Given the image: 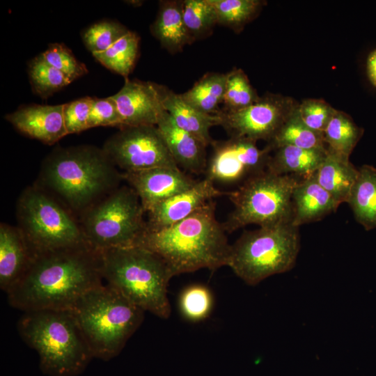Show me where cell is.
<instances>
[{
	"label": "cell",
	"instance_id": "1",
	"mask_svg": "<svg viewBox=\"0 0 376 376\" xmlns=\"http://www.w3.org/2000/svg\"><path fill=\"white\" fill-rule=\"evenodd\" d=\"M103 281L100 252L84 243L34 255L6 294L10 305L24 312L72 310L84 293Z\"/></svg>",
	"mask_w": 376,
	"mask_h": 376
},
{
	"label": "cell",
	"instance_id": "2",
	"mask_svg": "<svg viewBox=\"0 0 376 376\" xmlns=\"http://www.w3.org/2000/svg\"><path fill=\"white\" fill-rule=\"evenodd\" d=\"M216 216V203L209 201L187 218L169 227L145 230L134 245L159 256L173 276L227 266L230 244Z\"/></svg>",
	"mask_w": 376,
	"mask_h": 376
},
{
	"label": "cell",
	"instance_id": "3",
	"mask_svg": "<svg viewBox=\"0 0 376 376\" xmlns=\"http://www.w3.org/2000/svg\"><path fill=\"white\" fill-rule=\"evenodd\" d=\"M17 329L24 341L38 354L40 368L47 375H78L93 358L71 310L24 312Z\"/></svg>",
	"mask_w": 376,
	"mask_h": 376
},
{
	"label": "cell",
	"instance_id": "4",
	"mask_svg": "<svg viewBox=\"0 0 376 376\" xmlns=\"http://www.w3.org/2000/svg\"><path fill=\"white\" fill-rule=\"evenodd\" d=\"M100 252L105 283L145 312L163 319L169 318L167 287L173 276L159 256L136 245Z\"/></svg>",
	"mask_w": 376,
	"mask_h": 376
},
{
	"label": "cell",
	"instance_id": "5",
	"mask_svg": "<svg viewBox=\"0 0 376 376\" xmlns=\"http://www.w3.org/2000/svg\"><path fill=\"white\" fill-rule=\"evenodd\" d=\"M41 178L72 207H86L122 178L102 148L88 145L56 148L44 160Z\"/></svg>",
	"mask_w": 376,
	"mask_h": 376
},
{
	"label": "cell",
	"instance_id": "6",
	"mask_svg": "<svg viewBox=\"0 0 376 376\" xmlns=\"http://www.w3.org/2000/svg\"><path fill=\"white\" fill-rule=\"evenodd\" d=\"M71 311L93 357L104 361L121 352L145 313L107 283L84 293Z\"/></svg>",
	"mask_w": 376,
	"mask_h": 376
},
{
	"label": "cell",
	"instance_id": "7",
	"mask_svg": "<svg viewBox=\"0 0 376 376\" xmlns=\"http://www.w3.org/2000/svg\"><path fill=\"white\" fill-rule=\"evenodd\" d=\"M299 228L285 222L244 232L230 244L227 266L249 285L291 270L300 250Z\"/></svg>",
	"mask_w": 376,
	"mask_h": 376
},
{
	"label": "cell",
	"instance_id": "8",
	"mask_svg": "<svg viewBox=\"0 0 376 376\" xmlns=\"http://www.w3.org/2000/svg\"><path fill=\"white\" fill-rule=\"evenodd\" d=\"M299 180L265 169L244 181L228 195L234 208L223 223L225 230L292 222V195Z\"/></svg>",
	"mask_w": 376,
	"mask_h": 376
},
{
	"label": "cell",
	"instance_id": "9",
	"mask_svg": "<svg viewBox=\"0 0 376 376\" xmlns=\"http://www.w3.org/2000/svg\"><path fill=\"white\" fill-rule=\"evenodd\" d=\"M145 212L132 187L116 189L86 212L81 227L84 240L97 251L132 246L146 228Z\"/></svg>",
	"mask_w": 376,
	"mask_h": 376
},
{
	"label": "cell",
	"instance_id": "10",
	"mask_svg": "<svg viewBox=\"0 0 376 376\" xmlns=\"http://www.w3.org/2000/svg\"><path fill=\"white\" fill-rule=\"evenodd\" d=\"M17 216L33 256L86 243L72 217L38 188L29 187L22 193Z\"/></svg>",
	"mask_w": 376,
	"mask_h": 376
},
{
	"label": "cell",
	"instance_id": "11",
	"mask_svg": "<svg viewBox=\"0 0 376 376\" xmlns=\"http://www.w3.org/2000/svg\"><path fill=\"white\" fill-rule=\"evenodd\" d=\"M102 150L123 172L157 167L180 169L155 125L120 127L104 142Z\"/></svg>",
	"mask_w": 376,
	"mask_h": 376
},
{
	"label": "cell",
	"instance_id": "12",
	"mask_svg": "<svg viewBox=\"0 0 376 376\" xmlns=\"http://www.w3.org/2000/svg\"><path fill=\"white\" fill-rule=\"evenodd\" d=\"M295 100L279 94L267 93L254 104L233 111H220L219 125L230 136L267 143L298 107Z\"/></svg>",
	"mask_w": 376,
	"mask_h": 376
},
{
	"label": "cell",
	"instance_id": "13",
	"mask_svg": "<svg viewBox=\"0 0 376 376\" xmlns=\"http://www.w3.org/2000/svg\"><path fill=\"white\" fill-rule=\"evenodd\" d=\"M212 152L207 159L205 178L214 184L243 183L267 168L271 150L260 149L249 139L230 136L227 140L214 141Z\"/></svg>",
	"mask_w": 376,
	"mask_h": 376
},
{
	"label": "cell",
	"instance_id": "14",
	"mask_svg": "<svg viewBox=\"0 0 376 376\" xmlns=\"http://www.w3.org/2000/svg\"><path fill=\"white\" fill-rule=\"evenodd\" d=\"M112 97L116 102L123 126H156L166 111L162 85L154 82L127 78Z\"/></svg>",
	"mask_w": 376,
	"mask_h": 376
},
{
	"label": "cell",
	"instance_id": "15",
	"mask_svg": "<svg viewBox=\"0 0 376 376\" xmlns=\"http://www.w3.org/2000/svg\"><path fill=\"white\" fill-rule=\"evenodd\" d=\"M122 178L136 193L146 212L160 202L191 188L198 181L180 169L169 167L123 172Z\"/></svg>",
	"mask_w": 376,
	"mask_h": 376
},
{
	"label": "cell",
	"instance_id": "16",
	"mask_svg": "<svg viewBox=\"0 0 376 376\" xmlns=\"http://www.w3.org/2000/svg\"><path fill=\"white\" fill-rule=\"evenodd\" d=\"M228 194L219 190L212 180L204 178L191 188L160 202L149 210L146 228L159 230L173 226L209 201Z\"/></svg>",
	"mask_w": 376,
	"mask_h": 376
},
{
	"label": "cell",
	"instance_id": "17",
	"mask_svg": "<svg viewBox=\"0 0 376 376\" xmlns=\"http://www.w3.org/2000/svg\"><path fill=\"white\" fill-rule=\"evenodd\" d=\"M5 118L21 133L47 145L68 134L63 118V104H31L19 107Z\"/></svg>",
	"mask_w": 376,
	"mask_h": 376
},
{
	"label": "cell",
	"instance_id": "18",
	"mask_svg": "<svg viewBox=\"0 0 376 376\" xmlns=\"http://www.w3.org/2000/svg\"><path fill=\"white\" fill-rule=\"evenodd\" d=\"M178 166L185 172L205 173L207 159L206 146L179 127L165 111L156 125Z\"/></svg>",
	"mask_w": 376,
	"mask_h": 376
},
{
	"label": "cell",
	"instance_id": "19",
	"mask_svg": "<svg viewBox=\"0 0 376 376\" xmlns=\"http://www.w3.org/2000/svg\"><path fill=\"white\" fill-rule=\"evenodd\" d=\"M33 253L19 228L1 224L0 287L7 292L28 269Z\"/></svg>",
	"mask_w": 376,
	"mask_h": 376
},
{
	"label": "cell",
	"instance_id": "20",
	"mask_svg": "<svg viewBox=\"0 0 376 376\" xmlns=\"http://www.w3.org/2000/svg\"><path fill=\"white\" fill-rule=\"evenodd\" d=\"M339 205L318 182L315 173L296 184L292 195V223L300 226L318 221Z\"/></svg>",
	"mask_w": 376,
	"mask_h": 376
},
{
	"label": "cell",
	"instance_id": "21",
	"mask_svg": "<svg viewBox=\"0 0 376 376\" xmlns=\"http://www.w3.org/2000/svg\"><path fill=\"white\" fill-rule=\"evenodd\" d=\"M162 98L164 109L175 123L190 133L206 146H211L214 140L210 136L211 127L219 125V115H210L193 107L167 87L162 86Z\"/></svg>",
	"mask_w": 376,
	"mask_h": 376
},
{
	"label": "cell",
	"instance_id": "22",
	"mask_svg": "<svg viewBox=\"0 0 376 376\" xmlns=\"http://www.w3.org/2000/svg\"><path fill=\"white\" fill-rule=\"evenodd\" d=\"M183 1H160L155 20L150 26L152 36L171 54L181 52L194 41L184 22Z\"/></svg>",
	"mask_w": 376,
	"mask_h": 376
},
{
	"label": "cell",
	"instance_id": "23",
	"mask_svg": "<svg viewBox=\"0 0 376 376\" xmlns=\"http://www.w3.org/2000/svg\"><path fill=\"white\" fill-rule=\"evenodd\" d=\"M272 152L267 170L303 180L316 172L327 155V149L308 150L283 145L274 148Z\"/></svg>",
	"mask_w": 376,
	"mask_h": 376
},
{
	"label": "cell",
	"instance_id": "24",
	"mask_svg": "<svg viewBox=\"0 0 376 376\" xmlns=\"http://www.w3.org/2000/svg\"><path fill=\"white\" fill-rule=\"evenodd\" d=\"M358 175V169L346 158L327 150L315 173V178L340 205L347 203Z\"/></svg>",
	"mask_w": 376,
	"mask_h": 376
},
{
	"label": "cell",
	"instance_id": "25",
	"mask_svg": "<svg viewBox=\"0 0 376 376\" xmlns=\"http://www.w3.org/2000/svg\"><path fill=\"white\" fill-rule=\"evenodd\" d=\"M347 203L366 230L376 228V168L365 164L358 169Z\"/></svg>",
	"mask_w": 376,
	"mask_h": 376
},
{
	"label": "cell",
	"instance_id": "26",
	"mask_svg": "<svg viewBox=\"0 0 376 376\" xmlns=\"http://www.w3.org/2000/svg\"><path fill=\"white\" fill-rule=\"evenodd\" d=\"M226 83V74L207 72L191 88L180 95L184 101L200 111L218 115L224 100Z\"/></svg>",
	"mask_w": 376,
	"mask_h": 376
},
{
	"label": "cell",
	"instance_id": "27",
	"mask_svg": "<svg viewBox=\"0 0 376 376\" xmlns=\"http://www.w3.org/2000/svg\"><path fill=\"white\" fill-rule=\"evenodd\" d=\"M299 106V105H298ZM297 108L281 125L274 137L266 146L271 151L283 145L308 150L327 149L322 133L306 126L299 116Z\"/></svg>",
	"mask_w": 376,
	"mask_h": 376
},
{
	"label": "cell",
	"instance_id": "28",
	"mask_svg": "<svg viewBox=\"0 0 376 376\" xmlns=\"http://www.w3.org/2000/svg\"><path fill=\"white\" fill-rule=\"evenodd\" d=\"M363 133V130L349 115L336 110L326 127L323 136L327 150L350 158Z\"/></svg>",
	"mask_w": 376,
	"mask_h": 376
},
{
	"label": "cell",
	"instance_id": "29",
	"mask_svg": "<svg viewBox=\"0 0 376 376\" xmlns=\"http://www.w3.org/2000/svg\"><path fill=\"white\" fill-rule=\"evenodd\" d=\"M139 42V35L129 31L109 49L93 56L103 66L127 79L134 68Z\"/></svg>",
	"mask_w": 376,
	"mask_h": 376
},
{
	"label": "cell",
	"instance_id": "30",
	"mask_svg": "<svg viewBox=\"0 0 376 376\" xmlns=\"http://www.w3.org/2000/svg\"><path fill=\"white\" fill-rule=\"evenodd\" d=\"M217 24L239 32L259 13L265 1L260 0H209Z\"/></svg>",
	"mask_w": 376,
	"mask_h": 376
},
{
	"label": "cell",
	"instance_id": "31",
	"mask_svg": "<svg viewBox=\"0 0 376 376\" xmlns=\"http://www.w3.org/2000/svg\"><path fill=\"white\" fill-rule=\"evenodd\" d=\"M28 74L33 92L45 99L71 83L62 72L48 63L41 54L29 63Z\"/></svg>",
	"mask_w": 376,
	"mask_h": 376
},
{
	"label": "cell",
	"instance_id": "32",
	"mask_svg": "<svg viewBox=\"0 0 376 376\" xmlns=\"http://www.w3.org/2000/svg\"><path fill=\"white\" fill-rule=\"evenodd\" d=\"M182 14L185 26L194 41L210 36L218 25L209 0H184Z\"/></svg>",
	"mask_w": 376,
	"mask_h": 376
},
{
	"label": "cell",
	"instance_id": "33",
	"mask_svg": "<svg viewBox=\"0 0 376 376\" xmlns=\"http://www.w3.org/2000/svg\"><path fill=\"white\" fill-rule=\"evenodd\" d=\"M260 97L242 69L233 68L226 73L221 111H233L246 108L256 102Z\"/></svg>",
	"mask_w": 376,
	"mask_h": 376
},
{
	"label": "cell",
	"instance_id": "34",
	"mask_svg": "<svg viewBox=\"0 0 376 376\" xmlns=\"http://www.w3.org/2000/svg\"><path fill=\"white\" fill-rule=\"evenodd\" d=\"M130 30L113 20H101L86 28L81 34L86 47L92 54L104 52Z\"/></svg>",
	"mask_w": 376,
	"mask_h": 376
},
{
	"label": "cell",
	"instance_id": "35",
	"mask_svg": "<svg viewBox=\"0 0 376 376\" xmlns=\"http://www.w3.org/2000/svg\"><path fill=\"white\" fill-rule=\"evenodd\" d=\"M41 54L48 63L62 72L70 82L88 73L86 65L77 60L72 51L63 43L49 44Z\"/></svg>",
	"mask_w": 376,
	"mask_h": 376
},
{
	"label": "cell",
	"instance_id": "36",
	"mask_svg": "<svg viewBox=\"0 0 376 376\" xmlns=\"http://www.w3.org/2000/svg\"><path fill=\"white\" fill-rule=\"evenodd\" d=\"M180 307L182 313L188 320H203L210 314L212 307V294L204 285H190L180 295Z\"/></svg>",
	"mask_w": 376,
	"mask_h": 376
},
{
	"label": "cell",
	"instance_id": "37",
	"mask_svg": "<svg viewBox=\"0 0 376 376\" xmlns=\"http://www.w3.org/2000/svg\"><path fill=\"white\" fill-rule=\"evenodd\" d=\"M336 111L322 99L304 100L297 108L303 123L311 130L322 134Z\"/></svg>",
	"mask_w": 376,
	"mask_h": 376
},
{
	"label": "cell",
	"instance_id": "38",
	"mask_svg": "<svg viewBox=\"0 0 376 376\" xmlns=\"http://www.w3.org/2000/svg\"><path fill=\"white\" fill-rule=\"evenodd\" d=\"M93 97H84L63 104V118L68 134L88 130Z\"/></svg>",
	"mask_w": 376,
	"mask_h": 376
},
{
	"label": "cell",
	"instance_id": "39",
	"mask_svg": "<svg viewBox=\"0 0 376 376\" xmlns=\"http://www.w3.org/2000/svg\"><path fill=\"white\" fill-rule=\"evenodd\" d=\"M105 126H123L116 102L112 96L104 98L93 97L88 129Z\"/></svg>",
	"mask_w": 376,
	"mask_h": 376
},
{
	"label": "cell",
	"instance_id": "40",
	"mask_svg": "<svg viewBox=\"0 0 376 376\" xmlns=\"http://www.w3.org/2000/svg\"><path fill=\"white\" fill-rule=\"evenodd\" d=\"M366 70L370 81L376 87V49L371 52L368 56Z\"/></svg>",
	"mask_w": 376,
	"mask_h": 376
}]
</instances>
